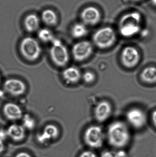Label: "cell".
Wrapping results in <instances>:
<instances>
[{
  "label": "cell",
  "mask_w": 156,
  "mask_h": 157,
  "mask_svg": "<svg viewBox=\"0 0 156 157\" xmlns=\"http://www.w3.org/2000/svg\"><path fill=\"white\" fill-rule=\"evenodd\" d=\"M15 157H32L28 153L25 152H19L16 155Z\"/></svg>",
  "instance_id": "4316f807"
},
{
  "label": "cell",
  "mask_w": 156,
  "mask_h": 157,
  "mask_svg": "<svg viewBox=\"0 0 156 157\" xmlns=\"http://www.w3.org/2000/svg\"><path fill=\"white\" fill-rule=\"evenodd\" d=\"M59 133L56 126L52 124H48L45 126L43 131L37 136V141L41 144H47L52 140L56 139Z\"/></svg>",
  "instance_id": "7c38bea8"
},
{
  "label": "cell",
  "mask_w": 156,
  "mask_h": 157,
  "mask_svg": "<svg viewBox=\"0 0 156 157\" xmlns=\"http://www.w3.org/2000/svg\"><path fill=\"white\" fill-rule=\"evenodd\" d=\"M132 1L135 2H141V1H143V0H132Z\"/></svg>",
  "instance_id": "4dcf8cb0"
},
{
  "label": "cell",
  "mask_w": 156,
  "mask_h": 157,
  "mask_svg": "<svg viewBox=\"0 0 156 157\" xmlns=\"http://www.w3.org/2000/svg\"><path fill=\"white\" fill-rule=\"evenodd\" d=\"M125 154L123 152H112V151H107L102 153L100 157H124Z\"/></svg>",
  "instance_id": "cb8c5ba5"
},
{
  "label": "cell",
  "mask_w": 156,
  "mask_h": 157,
  "mask_svg": "<svg viewBox=\"0 0 156 157\" xmlns=\"http://www.w3.org/2000/svg\"><path fill=\"white\" fill-rule=\"evenodd\" d=\"M81 18L82 23L86 25H95L100 21L101 14L98 8L94 6H88L82 11Z\"/></svg>",
  "instance_id": "8fae6325"
},
{
  "label": "cell",
  "mask_w": 156,
  "mask_h": 157,
  "mask_svg": "<svg viewBox=\"0 0 156 157\" xmlns=\"http://www.w3.org/2000/svg\"><path fill=\"white\" fill-rule=\"evenodd\" d=\"M152 119L154 125L156 127V110L152 113Z\"/></svg>",
  "instance_id": "83f0119b"
},
{
  "label": "cell",
  "mask_w": 156,
  "mask_h": 157,
  "mask_svg": "<svg viewBox=\"0 0 156 157\" xmlns=\"http://www.w3.org/2000/svg\"><path fill=\"white\" fill-rule=\"evenodd\" d=\"M49 54L52 62L58 67L66 66L69 61V54L67 48L59 40L54 39Z\"/></svg>",
  "instance_id": "5b68a950"
},
{
  "label": "cell",
  "mask_w": 156,
  "mask_h": 157,
  "mask_svg": "<svg viewBox=\"0 0 156 157\" xmlns=\"http://www.w3.org/2000/svg\"><path fill=\"white\" fill-rule=\"evenodd\" d=\"M141 78L143 81L148 84L156 83V67H148L143 70L141 74Z\"/></svg>",
  "instance_id": "ac0fdd59"
},
{
  "label": "cell",
  "mask_w": 156,
  "mask_h": 157,
  "mask_svg": "<svg viewBox=\"0 0 156 157\" xmlns=\"http://www.w3.org/2000/svg\"><path fill=\"white\" fill-rule=\"evenodd\" d=\"M141 16L137 12H132L122 17L120 21V32L125 37H130L139 33L141 29Z\"/></svg>",
  "instance_id": "7a4b0ae2"
},
{
  "label": "cell",
  "mask_w": 156,
  "mask_h": 157,
  "mask_svg": "<svg viewBox=\"0 0 156 157\" xmlns=\"http://www.w3.org/2000/svg\"><path fill=\"white\" fill-rule=\"evenodd\" d=\"M93 46L87 40L80 41L73 46L72 54L75 60L82 62L87 59L93 52Z\"/></svg>",
  "instance_id": "52a82bcc"
},
{
  "label": "cell",
  "mask_w": 156,
  "mask_h": 157,
  "mask_svg": "<svg viewBox=\"0 0 156 157\" xmlns=\"http://www.w3.org/2000/svg\"><path fill=\"white\" fill-rule=\"evenodd\" d=\"M7 138L8 137L6 130L0 129V141L4 142V141L7 139Z\"/></svg>",
  "instance_id": "484cf974"
},
{
  "label": "cell",
  "mask_w": 156,
  "mask_h": 157,
  "mask_svg": "<svg viewBox=\"0 0 156 157\" xmlns=\"http://www.w3.org/2000/svg\"><path fill=\"white\" fill-rule=\"evenodd\" d=\"M41 17L43 22L49 25H54L57 23L58 17L56 14L50 9H46L43 11Z\"/></svg>",
  "instance_id": "ffe728a7"
},
{
  "label": "cell",
  "mask_w": 156,
  "mask_h": 157,
  "mask_svg": "<svg viewBox=\"0 0 156 157\" xmlns=\"http://www.w3.org/2000/svg\"><path fill=\"white\" fill-rule=\"evenodd\" d=\"M112 113L111 104L106 101H102L99 102L94 109V115L99 122H103L111 116Z\"/></svg>",
  "instance_id": "4fadbf2b"
},
{
  "label": "cell",
  "mask_w": 156,
  "mask_h": 157,
  "mask_svg": "<svg viewBox=\"0 0 156 157\" xmlns=\"http://www.w3.org/2000/svg\"><path fill=\"white\" fill-rule=\"evenodd\" d=\"M3 88L5 92L15 97L23 95L26 90L25 83L20 79L15 78L6 79L4 83Z\"/></svg>",
  "instance_id": "30bf717a"
},
{
  "label": "cell",
  "mask_w": 156,
  "mask_h": 157,
  "mask_svg": "<svg viewBox=\"0 0 156 157\" xmlns=\"http://www.w3.org/2000/svg\"><path fill=\"white\" fill-rule=\"evenodd\" d=\"M126 117L129 124L136 129H141L146 124V115L142 110L138 108L129 110L126 113Z\"/></svg>",
  "instance_id": "9c48e42d"
},
{
  "label": "cell",
  "mask_w": 156,
  "mask_h": 157,
  "mask_svg": "<svg viewBox=\"0 0 156 157\" xmlns=\"http://www.w3.org/2000/svg\"><path fill=\"white\" fill-rule=\"evenodd\" d=\"M88 30L86 25L82 23L75 24L71 29V34L75 38L83 37L88 34Z\"/></svg>",
  "instance_id": "d6986e66"
},
{
  "label": "cell",
  "mask_w": 156,
  "mask_h": 157,
  "mask_svg": "<svg viewBox=\"0 0 156 157\" xmlns=\"http://www.w3.org/2000/svg\"><path fill=\"white\" fill-rule=\"evenodd\" d=\"M22 124L24 128L27 130H31L34 128L35 125V122L32 116L29 114H25L23 115L22 118Z\"/></svg>",
  "instance_id": "7402d4cb"
},
{
  "label": "cell",
  "mask_w": 156,
  "mask_h": 157,
  "mask_svg": "<svg viewBox=\"0 0 156 157\" xmlns=\"http://www.w3.org/2000/svg\"><path fill=\"white\" fill-rule=\"evenodd\" d=\"M6 130L8 138L14 142H21L25 137L26 129L21 124H13Z\"/></svg>",
  "instance_id": "9a60e30c"
},
{
  "label": "cell",
  "mask_w": 156,
  "mask_h": 157,
  "mask_svg": "<svg viewBox=\"0 0 156 157\" xmlns=\"http://www.w3.org/2000/svg\"><path fill=\"white\" fill-rule=\"evenodd\" d=\"M151 2L153 5L156 6V0H151Z\"/></svg>",
  "instance_id": "f546056e"
},
{
  "label": "cell",
  "mask_w": 156,
  "mask_h": 157,
  "mask_svg": "<svg viewBox=\"0 0 156 157\" xmlns=\"http://www.w3.org/2000/svg\"><path fill=\"white\" fill-rule=\"evenodd\" d=\"M20 51L26 59L34 61L40 57L42 50L37 40L34 38L27 37L20 43Z\"/></svg>",
  "instance_id": "277c9868"
},
{
  "label": "cell",
  "mask_w": 156,
  "mask_h": 157,
  "mask_svg": "<svg viewBox=\"0 0 156 157\" xmlns=\"http://www.w3.org/2000/svg\"><path fill=\"white\" fill-rule=\"evenodd\" d=\"M82 77L84 82L88 84L93 83L95 79V75L91 71H87L84 73Z\"/></svg>",
  "instance_id": "603a6c76"
},
{
  "label": "cell",
  "mask_w": 156,
  "mask_h": 157,
  "mask_svg": "<svg viewBox=\"0 0 156 157\" xmlns=\"http://www.w3.org/2000/svg\"><path fill=\"white\" fill-rule=\"evenodd\" d=\"M3 112L6 119L9 121H16L23 118V111L20 106L13 102H8L5 104Z\"/></svg>",
  "instance_id": "5bb4252c"
},
{
  "label": "cell",
  "mask_w": 156,
  "mask_h": 157,
  "mask_svg": "<svg viewBox=\"0 0 156 157\" xmlns=\"http://www.w3.org/2000/svg\"><path fill=\"white\" fill-rule=\"evenodd\" d=\"M38 37L42 41L48 42L54 40V36L50 30L46 29H42L38 32Z\"/></svg>",
  "instance_id": "44dd1931"
},
{
  "label": "cell",
  "mask_w": 156,
  "mask_h": 157,
  "mask_svg": "<svg viewBox=\"0 0 156 157\" xmlns=\"http://www.w3.org/2000/svg\"><path fill=\"white\" fill-rule=\"evenodd\" d=\"M24 23L26 30L28 32H33L38 29L40 25V20L36 15L31 14L26 17Z\"/></svg>",
  "instance_id": "e0dca14e"
},
{
  "label": "cell",
  "mask_w": 156,
  "mask_h": 157,
  "mask_svg": "<svg viewBox=\"0 0 156 157\" xmlns=\"http://www.w3.org/2000/svg\"><path fill=\"white\" fill-rule=\"evenodd\" d=\"M79 157H97V156L92 151H85L82 152Z\"/></svg>",
  "instance_id": "d4e9b609"
},
{
  "label": "cell",
  "mask_w": 156,
  "mask_h": 157,
  "mask_svg": "<svg viewBox=\"0 0 156 157\" xmlns=\"http://www.w3.org/2000/svg\"><path fill=\"white\" fill-rule=\"evenodd\" d=\"M62 75L65 82L69 84H76L80 80L82 77L79 69L73 66L65 69Z\"/></svg>",
  "instance_id": "2e32d148"
},
{
  "label": "cell",
  "mask_w": 156,
  "mask_h": 157,
  "mask_svg": "<svg viewBox=\"0 0 156 157\" xmlns=\"http://www.w3.org/2000/svg\"><path fill=\"white\" fill-rule=\"evenodd\" d=\"M85 144L93 148H100L103 143V134L102 129L98 125H92L87 128L84 134Z\"/></svg>",
  "instance_id": "8992f818"
},
{
  "label": "cell",
  "mask_w": 156,
  "mask_h": 157,
  "mask_svg": "<svg viewBox=\"0 0 156 157\" xmlns=\"http://www.w3.org/2000/svg\"><path fill=\"white\" fill-rule=\"evenodd\" d=\"M0 80H1V79H0Z\"/></svg>",
  "instance_id": "1f68e13d"
},
{
  "label": "cell",
  "mask_w": 156,
  "mask_h": 157,
  "mask_svg": "<svg viewBox=\"0 0 156 157\" xmlns=\"http://www.w3.org/2000/svg\"><path fill=\"white\" fill-rule=\"evenodd\" d=\"M121 61L128 69L136 67L140 62V55L137 49L132 46L125 47L121 53Z\"/></svg>",
  "instance_id": "ba28073f"
},
{
  "label": "cell",
  "mask_w": 156,
  "mask_h": 157,
  "mask_svg": "<svg viewBox=\"0 0 156 157\" xmlns=\"http://www.w3.org/2000/svg\"><path fill=\"white\" fill-rule=\"evenodd\" d=\"M5 150V144L4 142L0 141V155Z\"/></svg>",
  "instance_id": "f1b7e54d"
},
{
  "label": "cell",
  "mask_w": 156,
  "mask_h": 157,
  "mask_svg": "<svg viewBox=\"0 0 156 157\" xmlns=\"http://www.w3.org/2000/svg\"><path fill=\"white\" fill-rule=\"evenodd\" d=\"M93 40L98 48L102 49L109 48L116 41V33L111 28L105 27L95 32L93 37Z\"/></svg>",
  "instance_id": "3957f363"
},
{
  "label": "cell",
  "mask_w": 156,
  "mask_h": 157,
  "mask_svg": "<svg viewBox=\"0 0 156 157\" xmlns=\"http://www.w3.org/2000/svg\"><path fill=\"white\" fill-rule=\"evenodd\" d=\"M130 139V131L123 122L116 121L109 125L107 139L111 146L117 148H123L129 144Z\"/></svg>",
  "instance_id": "6da1fadb"
}]
</instances>
